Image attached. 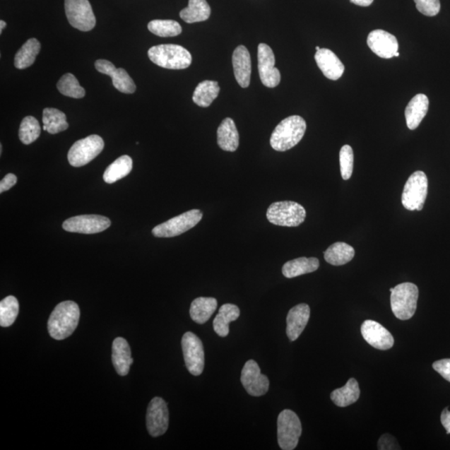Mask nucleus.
Wrapping results in <instances>:
<instances>
[{"instance_id": "obj_27", "label": "nucleus", "mask_w": 450, "mask_h": 450, "mask_svg": "<svg viewBox=\"0 0 450 450\" xmlns=\"http://www.w3.org/2000/svg\"><path fill=\"white\" fill-rule=\"evenodd\" d=\"M319 267L317 258L301 257L286 262L282 268V273L285 277L293 278L316 271Z\"/></svg>"}, {"instance_id": "obj_37", "label": "nucleus", "mask_w": 450, "mask_h": 450, "mask_svg": "<svg viewBox=\"0 0 450 450\" xmlns=\"http://www.w3.org/2000/svg\"><path fill=\"white\" fill-rule=\"evenodd\" d=\"M41 133V128L38 120L33 116H27L22 120L18 137L24 145H30L39 138Z\"/></svg>"}, {"instance_id": "obj_42", "label": "nucleus", "mask_w": 450, "mask_h": 450, "mask_svg": "<svg viewBox=\"0 0 450 450\" xmlns=\"http://www.w3.org/2000/svg\"><path fill=\"white\" fill-rule=\"evenodd\" d=\"M433 368L444 379L450 382V359H444L434 362Z\"/></svg>"}, {"instance_id": "obj_7", "label": "nucleus", "mask_w": 450, "mask_h": 450, "mask_svg": "<svg viewBox=\"0 0 450 450\" xmlns=\"http://www.w3.org/2000/svg\"><path fill=\"white\" fill-rule=\"evenodd\" d=\"M278 443L283 450H293L298 445L302 425L298 415L290 410H283L277 420Z\"/></svg>"}, {"instance_id": "obj_15", "label": "nucleus", "mask_w": 450, "mask_h": 450, "mask_svg": "<svg viewBox=\"0 0 450 450\" xmlns=\"http://www.w3.org/2000/svg\"><path fill=\"white\" fill-rule=\"evenodd\" d=\"M276 57L272 49L266 44L258 47V68L259 77L264 86L276 88L281 81L280 72L275 67Z\"/></svg>"}, {"instance_id": "obj_2", "label": "nucleus", "mask_w": 450, "mask_h": 450, "mask_svg": "<svg viewBox=\"0 0 450 450\" xmlns=\"http://www.w3.org/2000/svg\"><path fill=\"white\" fill-rule=\"evenodd\" d=\"M306 128L305 120L299 115L290 116L282 120L271 134V147L280 152L290 150L303 138Z\"/></svg>"}, {"instance_id": "obj_28", "label": "nucleus", "mask_w": 450, "mask_h": 450, "mask_svg": "<svg viewBox=\"0 0 450 450\" xmlns=\"http://www.w3.org/2000/svg\"><path fill=\"white\" fill-rule=\"evenodd\" d=\"M211 15V8L206 0H189V6L180 11V18L188 24L203 22Z\"/></svg>"}, {"instance_id": "obj_13", "label": "nucleus", "mask_w": 450, "mask_h": 450, "mask_svg": "<svg viewBox=\"0 0 450 450\" xmlns=\"http://www.w3.org/2000/svg\"><path fill=\"white\" fill-rule=\"evenodd\" d=\"M108 218L97 215H85L69 218L64 222L63 229L71 233L92 235L109 228Z\"/></svg>"}, {"instance_id": "obj_11", "label": "nucleus", "mask_w": 450, "mask_h": 450, "mask_svg": "<svg viewBox=\"0 0 450 450\" xmlns=\"http://www.w3.org/2000/svg\"><path fill=\"white\" fill-rule=\"evenodd\" d=\"M182 350L189 372L199 377L205 368V350L201 338L192 332L185 333L182 338Z\"/></svg>"}, {"instance_id": "obj_41", "label": "nucleus", "mask_w": 450, "mask_h": 450, "mask_svg": "<svg viewBox=\"0 0 450 450\" xmlns=\"http://www.w3.org/2000/svg\"><path fill=\"white\" fill-rule=\"evenodd\" d=\"M378 449L380 450L401 449L396 439L389 434H385L380 437L378 443Z\"/></svg>"}, {"instance_id": "obj_16", "label": "nucleus", "mask_w": 450, "mask_h": 450, "mask_svg": "<svg viewBox=\"0 0 450 450\" xmlns=\"http://www.w3.org/2000/svg\"><path fill=\"white\" fill-rule=\"evenodd\" d=\"M362 336L369 345L380 350L391 349L393 337L388 329L374 320H365L361 326Z\"/></svg>"}, {"instance_id": "obj_22", "label": "nucleus", "mask_w": 450, "mask_h": 450, "mask_svg": "<svg viewBox=\"0 0 450 450\" xmlns=\"http://www.w3.org/2000/svg\"><path fill=\"white\" fill-rule=\"evenodd\" d=\"M112 362L116 372L120 377H126L131 369L134 359L131 347L124 338H116L112 345Z\"/></svg>"}, {"instance_id": "obj_39", "label": "nucleus", "mask_w": 450, "mask_h": 450, "mask_svg": "<svg viewBox=\"0 0 450 450\" xmlns=\"http://www.w3.org/2000/svg\"><path fill=\"white\" fill-rule=\"evenodd\" d=\"M340 163L343 179H350L354 170V151L351 146L346 145L341 148Z\"/></svg>"}, {"instance_id": "obj_31", "label": "nucleus", "mask_w": 450, "mask_h": 450, "mask_svg": "<svg viewBox=\"0 0 450 450\" xmlns=\"http://www.w3.org/2000/svg\"><path fill=\"white\" fill-rule=\"evenodd\" d=\"M133 169V160L128 155H123L108 166L104 173V180L107 184H114L126 177Z\"/></svg>"}, {"instance_id": "obj_19", "label": "nucleus", "mask_w": 450, "mask_h": 450, "mask_svg": "<svg viewBox=\"0 0 450 450\" xmlns=\"http://www.w3.org/2000/svg\"><path fill=\"white\" fill-rule=\"evenodd\" d=\"M310 317L308 304H300L292 308L288 313L286 333L291 341H295L304 331Z\"/></svg>"}, {"instance_id": "obj_12", "label": "nucleus", "mask_w": 450, "mask_h": 450, "mask_svg": "<svg viewBox=\"0 0 450 450\" xmlns=\"http://www.w3.org/2000/svg\"><path fill=\"white\" fill-rule=\"evenodd\" d=\"M170 414L168 406L163 398L155 397L148 406L146 425L152 437H159L169 428Z\"/></svg>"}, {"instance_id": "obj_48", "label": "nucleus", "mask_w": 450, "mask_h": 450, "mask_svg": "<svg viewBox=\"0 0 450 450\" xmlns=\"http://www.w3.org/2000/svg\"><path fill=\"white\" fill-rule=\"evenodd\" d=\"M315 49H316V50H317V51L320 49V48L319 47V46H316V48H315Z\"/></svg>"}, {"instance_id": "obj_1", "label": "nucleus", "mask_w": 450, "mask_h": 450, "mask_svg": "<svg viewBox=\"0 0 450 450\" xmlns=\"http://www.w3.org/2000/svg\"><path fill=\"white\" fill-rule=\"evenodd\" d=\"M81 318V310L73 301L59 303L50 314L48 321L49 336L57 341H63L76 331Z\"/></svg>"}, {"instance_id": "obj_20", "label": "nucleus", "mask_w": 450, "mask_h": 450, "mask_svg": "<svg viewBox=\"0 0 450 450\" xmlns=\"http://www.w3.org/2000/svg\"><path fill=\"white\" fill-rule=\"evenodd\" d=\"M315 61L324 76L331 81L341 78L345 72V66L333 51L320 49L314 55Z\"/></svg>"}, {"instance_id": "obj_6", "label": "nucleus", "mask_w": 450, "mask_h": 450, "mask_svg": "<svg viewBox=\"0 0 450 450\" xmlns=\"http://www.w3.org/2000/svg\"><path fill=\"white\" fill-rule=\"evenodd\" d=\"M428 194V178L423 171L410 175L403 188L402 205L410 211H421Z\"/></svg>"}, {"instance_id": "obj_34", "label": "nucleus", "mask_w": 450, "mask_h": 450, "mask_svg": "<svg viewBox=\"0 0 450 450\" xmlns=\"http://www.w3.org/2000/svg\"><path fill=\"white\" fill-rule=\"evenodd\" d=\"M44 131L51 134H59L69 128L66 114L57 109L46 108L43 111Z\"/></svg>"}, {"instance_id": "obj_29", "label": "nucleus", "mask_w": 450, "mask_h": 450, "mask_svg": "<svg viewBox=\"0 0 450 450\" xmlns=\"http://www.w3.org/2000/svg\"><path fill=\"white\" fill-rule=\"evenodd\" d=\"M355 249L344 242H337L329 246L324 252V256L326 262L333 266H344L354 259Z\"/></svg>"}, {"instance_id": "obj_33", "label": "nucleus", "mask_w": 450, "mask_h": 450, "mask_svg": "<svg viewBox=\"0 0 450 450\" xmlns=\"http://www.w3.org/2000/svg\"><path fill=\"white\" fill-rule=\"evenodd\" d=\"M40 49L41 45L38 40L33 38L27 40L16 55V68L25 69L31 66L35 63Z\"/></svg>"}, {"instance_id": "obj_44", "label": "nucleus", "mask_w": 450, "mask_h": 450, "mask_svg": "<svg viewBox=\"0 0 450 450\" xmlns=\"http://www.w3.org/2000/svg\"><path fill=\"white\" fill-rule=\"evenodd\" d=\"M442 423L446 430L447 434H450V411L448 408H445L442 414Z\"/></svg>"}, {"instance_id": "obj_24", "label": "nucleus", "mask_w": 450, "mask_h": 450, "mask_svg": "<svg viewBox=\"0 0 450 450\" xmlns=\"http://www.w3.org/2000/svg\"><path fill=\"white\" fill-rule=\"evenodd\" d=\"M218 145L223 150L235 152L239 145V136L235 123L231 118L223 120L217 131Z\"/></svg>"}, {"instance_id": "obj_35", "label": "nucleus", "mask_w": 450, "mask_h": 450, "mask_svg": "<svg viewBox=\"0 0 450 450\" xmlns=\"http://www.w3.org/2000/svg\"><path fill=\"white\" fill-rule=\"evenodd\" d=\"M20 304L15 296L9 295L0 302V326L9 327L15 323Z\"/></svg>"}, {"instance_id": "obj_38", "label": "nucleus", "mask_w": 450, "mask_h": 450, "mask_svg": "<svg viewBox=\"0 0 450 450\" xmlns=\"http://www.w3.org/2000/svg\"><path fill=\"white\" fill-rule=\"evenodd\" d=\"M148 29L160 37H174L182 33V27L178 22L170 20H155L148 23Z\"/></svg>"}, {"instance_id": "obj_40", "label": "nucleus", "mask_w": 450, "mask_h": 450, "mask_svg": "<svg viewBox=\"0 0 450 450\" xmlns=\"http://www.w3.org/2000/svg\"><path fill=\"white\" fill-rule=\"evenodd\" d=\"M418 11L426 16H437L440 11L439 0H415Z\"/></svg>"}, {"instance_id": "obj_23", "label": "nucleus", "mask_w": 450, "mask_h": 450, "mask_svg": "<svg viewBox=\"0 0 450 450\" xmlns=\"http://www.w3.org/2000/svg\"><path fill=\"white\" fill-rule=\"evenodd\" d=\"M430 101L428 97L419 94L413 97L405 109V119L408 128L414 131L428 113Z\"/></svg>"}, {"instance_id": "obj_18", "label": "nucleus", "mask_w": 450, "mask_h": 450, "mask_svg": "<svg viewBox=\"0 0 450 450\" xmlns=\"http://www.w3.org/2000/svg\"><path fill=\"white\" fill-rule=\"evenodd\" d=\"M367 44L373 53L383 59L394 57L398 50L396 37L382 30H375L370 32Z\"/></svg>"}, {"instance_id": "obj_4", "label": "nucleus", "mask_w": 450, "mask_h": 450, "mask_svg": "<svg viewBox=\"0 0 450 450\" xmlns=\"http://www.w3.org/2000/svg\"><path fill=\"white\" fill-rule=\"evenodd\" d=\"M419 289L413 283H403L393 288L391 291V309L396 317L401 320H408L414 316Z\"/></svg>"}, {"instance_id": "obj_10", "label": "nucleus", "mask_w": 450, "mask_h": 450, "mask_svg": "<svg viewBox=\"0 0 450 450\" xmlns=\"http://www.w3.org/2000/svg\"><path fill=\"white\" fill-rule=\"evenodd\" d=\"M64 8L69 24L87 32L95 27L96 18L89 0H66Z\"/></svg>"}, {"instance_id": "obj_32", "label": "nucleus", "mask_w": 450, "mask_h": 450, "mask_svg": "<svg viewBox=\"0 0 450 450\" xmlns=\"http://www.w3.org/2000/svg\"><path fill=\"white\" fill-rule=\"evenodd\" d=\"M220 88L216 81H205L199 83L194 92L193 101L198 106H210L220 94Z\"/></svg>"}, {"instance_id": "obj_17", "label": "nucleus", "mask_w": 450, "mask_h": 450, "mask_svg": "<svg viewBox=\"0 0 450 450\" xmlns=\"http://www.w3.org/2000/svg\"><path fill=\"white\" fill-rule=\"evenodd\" d=\"M95 68L100 73L110 76L112 78L113 85L119 92L124 94H133L136 92V83L125 69H116L112 63L106 59L97 60Z\"/></svg>"}, {"instance_id": "obj_14", "label": "nucleus", "mask_w": 450, "mask_h": 450, "mask_svg": "<svg viewBox=\"0 0 450 450\" xmlns=\"http://www.w3.org/2000/svg\"><path fill=\"white\" fill-rule=\"evenodd\" d=\"M241 383L251 396H264L270 389V380L261 374V368L253 360L246 362L241 372Z\"/></svg>"}, {"instance_id": "obj_47", "label": "nucleus", "mask_w": 450, "mask_h": 450, "mask_svg": "<svg viewBox=\"0 0 450 450\" xmlns=\"http://www.w3.org/2000/svg\"><path fill=\"white\" fill-rule=\"evenodd\" d=\"M400 57V53L397 52L396 55H394V57Z\"/></svg>"}, {"instance_id": "obj_25", "label": "nucleus", "mask_w": 450, "mask_h": 450, "mask_svg": "<svg viewBox=\"0 0 450 450\" xmlns=\"http://www.w3.org/2000/svg\"><path fill=\"white\" fill-rule=\"evenodd\" d=\"M240 315V310L238 306L233 304H225L222 305L219 314L213 319V331L220 337L228 336L230 333L229 324L235 321Z\"/></svg>"}, {"instance_id": "obj_9", "label": "nucleus", "mask_w": 450, "mask_h": 450, "mask_svg": "<svg viewBox=\"0 0 450 450\" xmlns=\"http://www.w3.org/2000/svg\"><path fill=\"white\" fill-rule=\"evenodd\" d=\"M103 138L96 134L80 139L74 143L69 151L68 160L73 167H82L89 164L104 150Z\"/></svg>"}, {"instance_id": "obj_5", "label": "nucleus", "mask_w": 450, "mask_h": 450, "mask_svg": "<svg viewBox=\"0 0 450 450\" xmlns=\"http://www.w3.org/2000/svg\"><path fill=\"white\" fill-rule=\"evenodd\" d=\"M271 224L283 227H297L305 220L306 211L294 201H280L271 203L266 213Z\"/></svg>"}, {"instance_id": "obj_3", "label": "nucleus", "mask_w": 450, "mask_h": 450, "mask_svg": "<svg viewBox=\"0 0 450 450\" xmlns=\"http://www.w3.org/2000/svg\"><path fill=\"white\" fill-rule=\"evenodd\" d=\"M148 55L153 63L165 69H187L192 63L191 54L178 45L153 46L148 50Z\"/></svg>"}, {"instance_id": "obj_43", "label": "nucleus", "mask_w": 450, "mask_h": 450, "mask_svg": "<svg viewBox=\"0 0 450 450\" xmlns=\"http://www.w3.org/2000/svg\"><path fill=\"white\" fill-rule=\"evenodd\" d=\"M17 180L18 179L16 174H8L4 176V178L1 180V182H0V193L6 192L7 190L15 186Z\"/></svg>"}, {"instance_id": "obj_21", "label": "nucleus", "mask_w": 450, "mask_h": 450, "mask_svg": "<svg viewBox=\"0 0 450 450\" xmlns=\"http://www.w3.org/2000/svg\"><path fill=\"white\" fill-rule=\"evenodd\" d=\"M236 81L242 88H248L251 78V58L247 48L239 45L235 49L232 58Z\"/></svg>"}, {"instance_id": "obj_46", "label": "nucleus", "mask_w": 450, "mask_h": 450, "mask_svg": "<svg viewBox=\"0 0 450 450\" xmlns=\"http://www.w3.org/2000/svg\"><path fill=\"white\" fill-rule=\"evenodd\" d=\"M6 23L4 20L0 21V33L2 34V32L4 29H6Z\"/></svg>"}, {"instance_id": "obj_45", "label": "nucleus", "mask_w": 450, "mask_h": 450, "mask_svg": "<svg viewBox=\"0 0 450 450\" xmlns=\"http://www.w3.org/2000/svg\"><path fill=\"white\" fill-rule=\"evenodd\" d=\"M350 2L356 4V6L367 7L374 2V0H350Z\"/></svg>"}, {"instance_id": "obj_8", "label": "nucleus", "mask_w": 450, "mask_h": 450, "mask_svg": "<svg viewBox=\"0 0 450 450\" xmlns=\"http://www.w3.org/2000/svg\"><path fill=\"white\" fill-rule=\"evenodd\" d=\"M203 213L199 210H191L172 218L157 225L152 234L158 238H172L185 233L201 221Z\"/></svg>"}, {"instance_id": "obj_36", "label": "nucleus", "mask_w": 450, "mask_h": 450, "mask_svg": "<svg viewBox=\"0 0 450 450\" xmlns=\"http://www.w3.org/2000/svg\"><path fill=\"white\" fill-rule=\"evenodd\" d=\"M57 88L62 95L73 99H82L85 90L81 86L76 76L71 73L64 74L57 83Z\"/></svg>"}, {"instance_id": "obj_26", "label": "nucleus", "mask_w": 450, "mask_h": 450, "mask_svg": "<svg viewBox=\"0 0 450 450\" xmlns=\"http://www.w3.org/2000/svg\"><path fill=\"white\" fill-rule=\"evenodd\" d=\"M218 307L216 299L211 297H199L190 306V317L194 322L203 324L210 319Z\"/></svg>"}, {"instance_id": "obj_30", "label": "nucleus", "mask_w": 450, "mask_h": 450, "mask_svg": "<svg viewBox=\"0 0 450 450\" xmlns=\"http://www.w3.org/2000/svg\"><path fill=\"white\" fill-rule=\"evenodd\" d=\"M360 389L354 378L350 379L344 387L337 389L331 393V400L338 407H347L359 400Z\"/></svg>"}]
</instances>
